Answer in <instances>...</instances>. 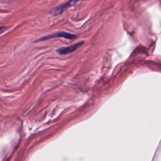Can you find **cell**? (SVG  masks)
Here are the masks:
<instances>
[{
  "mask_svg": "<svg viewBox=\"0 0 161 161\" xmlns=\"http://www.w3.org/2000/svg\"><path fill=\"white\" fill-rule=\"evenodd\" d=\"M78 1H79V0H69V1L65 3V4H63L60 5V6L55 8L53 10H52L51 13L53 14V15H58V14L62 13L64 11H65L68 7H69L70 6H71L73 4L75 3Z\"/></svg>",
  "mask_w": 161,
  "mask_h": 161,
  "instance_id": "3",
  "label": "cell"
},
{
  "mask_svg": "<svg viewBox=\"0 0 161 161\" xmlns=\"http://www.w3.org/2000/svg\"><path fill=\"white\" fill-rule=\"evenodd\" d=\"M82 43H83V42H80L75 44L70 45L69 47L60 48L58 49L57 50V52H58V53H59L60 55H66V54L72 53V52H74L75 50H76Z\"/></svg>",
  "mask_w": 161,
  "mask_h": 161,
  "instance_id": "2",
  "label": "cell"
},
{
  "mask_svg": "<svg viewBox=\"0 0 161 161\" xmlns=\"http://www.w3.org/2000/svg\"><path fill=\"white\" fill-rule=\"evenodd\" d=\"M75 35L67 33V32H65V31H59V32H57V33H54L53 34L51 35H45L43 36H42L40 38H39L38 39L36 40L35 42H42V41H44V40H47L48 39H51L53 38H56V37H62V38H65L67 39H74L75 38Z\"/></svg>",
  "mask_w": 161,
  "mask_h": 161,
  "instance_id": "1",
  "label": "cell"
},
{
  "mask_svg": "<svg viewBox=\"0 0 161 161\" xmlns=\"http://www.w3.org/2000/svg\"><path fill=\"white\" fill-rule=\"evenodd\" d=\"M8 28V26H0V34L2 33L5 30H6Z\"/></svg>",
  "mask_w": 161,
  "mask_h": 161,
  "instance_id": "4",
  "label": "cell"
}]
</instances>
